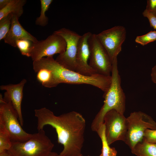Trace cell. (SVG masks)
<instances>
[{
    "mask_svg": "<svg viewBox=\"0 0 156 156\" xmlns=\"http://www.w3.org/2000/svg\"><path fill=\"white\" fill-rule=\"evenodd\" d=\"M39 131L46 125L55 129L57 141L63 146L58 156H80L84 143L86 120L79 113L72 111L58 116L46 107L34 110Z\"/></svg>",
    "mask_w": 156,
    "mask_h": 156,
    "instance_id": "6da1fadb",
    "label": "cell"
},
{
    "mask_svg": "<svg viewBox=\"0 0 156 156\" xmlns=\"http://www.w3.org/2000/svg\"><path fill=\"white\" fill-rule=\"evenodd\" d=\"M33 67L36 71L46 68L51 72L55 87L61 83L70 84H86L93 86L106 92L112 81L111 76H105L96 73L86 76L64 67L57 62L53 56L44 57L35 61Z\"/></svg>",
    "mask_w": 156,
    "mask_h": 156,
    "instance_id": "7a4b0ae2",
    "label": "cell"
},
{
    "mask_svg": "<svg viewBox=\"0 0 156 156\" xmlns=\"http://www.w3.org/2000/svg\"><path fill=\"white\" fill-rule=\"evenodd\" d=\"M112 81L107 90L104 92V104L93 120L91 126L92 131L97 132L103 124V118L108 112L114 110L124 114L125 109V96L121 86L117 58L112 62Z\"/></svg>",
    "mask_w": 156,
    "mask_h": 156,
    "instance_id": "3957f363",
    "label": "cell"
},
{
    "mask_svg": "<svg viewBox=\"0 0 156 156\" xmlns=\"http://www.w3.org/2000/svg\"><path fill=\"white\" fill-rule=\"evenodd\" d=\"M54 146L43 129L32 134L26 141L12 142L9 150L14 156H48Z\"/></svg>",
    "mask_w": 156,
    "mask_h": 156,
    "instance_id": "277c9868",
    "label": "cell"
},
{
    "mask_svg": "<svg viewBox=\"0 0 156 156\" xmlns=\"http://www.w3.org/2000/svg\"><path fill=\"white\" fill-rule=\"evenodd\" d=\"M127 130L124 142L132 150L143 139L148 129H156V122L150 116L141 111L131 113L127 118Z\"/></svg>",
    "mask_w": 156,
    "mask_h": 156,
    "instance_id": "5b68a950",
    "label": "cell"
},
{
    "mask_svg": "<svg viewBox=\"0 0 156 156\" xmlns=\"http://www.w3.org/2000/svg\"><path fill=\"white\" fill-rule=\"evenodd\" d=\"M0 124L10 133L12 142H24L28 140L32 134L22 128L17 113L10 102H6L0 95Z\"/></svg>",
    "mask_w": 156,
    "mask_h": 156,
    "instance_id": "8992f818",
    "label": "cell"
},
{
    "mask_svg": "<svg viewBox=\"0 0 156 156\" xmlns=\"http://www.w3.org/2000/svg\"><path fill=\"white\" fill-rule=\"evenodd\" d=\"M88 42L90 50L89 65L96 73L111 76L112 62L96 34L92 33Z\"/></svg>",
    "mask_w": 156,
    "mask_h": 156,
    "instance_id": "52a82bcc",
    "label": "cell"
},
{
    "mask_svg": "<svg viewBox=\"0 0 156 156\" xmlns=\"http://www.w3.org/2000/svg\"><path fill=\"white\" fill-rule=\"evenodd\" d=\"M66 43L61 36L53 33L44 40L32 43L30 57L33 62L44 57H52L56 54H61L65 51Z\"/></svg>",
    "mask_w": 156,
    "mask_h": 156,
    "instance_id": "ba28073f",
    "label": "cell"
},
{
    "mask_svg": "<svg viewBox=\"0 0 156 156\" xmlns=\"http://www.w3.org/2000/svg\"><path fill=\"white\" fill-rule=\"evenodd\" d=\"M105 137L109 145L118 140L125 141L127 130V118L115 110L107 112L103 118Z\"/></svg>",
    "mask_w": 156,
    "mask_h": 156,
    "instance_id": "9c48e42d",
    "label": "cell"
},
{
    "mask_svg": "<svg viewBox=\"0 0 156 156\" xmlns=\"http://www.w3.org/2000/svg\"><path fill=\"white\" fill-rule=\"evenodd\" d=\"M53 33L62 37L66 43L65 51L59 54L55 60L65 68L76 71V56L78 42L81 35L65 28L59 29Z\"/></svg>",
    "mask_w": 156,
    "mask_h": 156,
    "instance_id": "30bf717a",
    "label": "cell"
},
{
    "mask_svg": "<svg viewBox=\"0 0 156 156\" xmlns=\"http://www.w3.org/2000/svg\"><path fill=\"white\" fill-rule=\"evenodd\" d=\"M96 35L112 62L122 50L126 37L125 28L121 25L115 26Z\"/></svg>",
    "mask_w": 156,
    "mask_h": 156,
    "instance_id": "8fae6325",
    "label": "cell"
},
{
    "mask_svg": "<svg viewBox=\"0 0 156 156\" xmlns=\"http://www.w3.org/2000/svg\"><path fill=\"white\" fill-rule=\"evenodd\" d=\"M91 34L88 32L81 36L78 42L76 56V71L86 76H91L96 73L88 62L90 56L88 40Z\"/></svg>",
    "mask_w": 156,
    "mask_h": 156,
    "instance_id": "7c38bea8",
    "label": "cell"
},
{
    "mask_svg": "<svg viewBox=\"0 0 156 156\" xmlns=\"http://www.w3.org/2000/svg\"><path fill=\"white\" fill-rule=\"evenodd\" d=\"M27 82L25 79H22L16 84H10L2 85L0 86L1 90L6 91L3 98L6 102L11 103L18 115L21 125L23 124V120L21 109V104L23 97V90Z\"/></svg>",
    "mask_w": 156,
    "mask_h": 156,
    "instance_id": "4fadbf2b",
    "label": "cell"
},
{
    "mask_svg": "<svg viewBox=\"0 0 156 156\" xmlns=\"http://www.w3.org/2000/svg\"><path fill=\"white\" fill-rule=\"evenodd\" d=\"M18 19L16 16H13L10 30L3 39L5 42L16 47V42L19 40L27 39L33 43L37 42L38 40L36 38L23 28Z\"/></svg>",
    "mask_w": 156,
    "mask_h": 156,
    "instance_id": "5bb4252c",
    "label": "cell"
},
{
    "mask_svg": "<svg viewBox=\"0 0 156 156\" xmlns=\"http://www.w3.org/2000/svg\"><path fill=\"white\" fill-rule=\"evenodd\" d=\"M26 2V0H11L5 7L0 10V20L10 14L19 19L23 13V7Z\"/></svg>",
    "mask_w": 156,
    "mask_h": 156,
    "instance_id": "9a60e30c",
    "label": "cell"
},
{
    "mask_svg": "<svg viewBox=\"0 0 156 156\" xmlns=\"http://www.w3.org/2000/svg\"><path fill=\"white\" fill-rule=\"evenodd\" d=\"M131 151L137 156H156V144L142 140L136 144Z\"/></svg>",
    "mask_w": 156,
    "mask_h": 156,
    "instance_id": "2e32d148",
    "label": "cell"
},
{
    "mask_svg": "<svg viewBox=\"0 0 156 156\" xmlns=\"http://www.w3.org/2000/svg\"><path fill=\"white\" fill-rule=\"evenodd\" d=\"M97 133L101 140L102 143L101 153L99 156H116V151L115 148L109 146L106 140L103 124L100 127Z\"/></svg>",
    "mask_w": 156,
    "mask_h": 156,
    "instance_id": "e0dca14e",
    "label": "cell"
},
{
    "mask_svg": "<svg viewBox=\"0 0 156 156\" xmlns=\"http://www.w3.org/2000/svg\"><path fill=\"white\" fill-rule=\"evenodd\" d=\"M36 73L38 81L43 86L48 88L54 87L53 77L50 70L46 68H42Z\"/></svg>",
    "mask_w": 156,
    "mask_h": 156,
    "instance_id": "ac0fdd59",
    "label": "cell"
},
{
    "mask_svg": "<svg viewBox=\"0 0 156 156\" xmlns=\"http://www.w3.org/2000/svg\"><path fill=\"white\" fill-rule=\"evenodd\" d=\"M52 0H40L41 11L39 17H37L35 21L36 25L42 27L47 25L48 23V18L45 14L51 3Z\"/></svg>",
    "mask_w": 156,
    "mask_h": 156,
    "instance_id": "d6986e66",
    "label": "cell"
},
{
    "mask_svg": "<svg viewBox=\"0 0 156 156\" xmlns=\"http://www.w3.org/2000/svg\"><path fill=\"white\" fill-rule=\"evenodd\" d=\"M12 145L9 133L3 125L0 124V152L9 150Z\"/></svg>",
    "mask_w": 156,
    "mask_h": 156,
    "instance_id": "ffe728a7",
    "label": "cell"
},
{
    "mask_svg": "<svg viewBox=\"0 0 156 156\" xmlns=\"http://www.w3.org/2000/svg\"><path fill=\"white\" fill-rule=\"evenodd\" d=\"M13 15L10 14L0 20V40L4 39L10 29Z\"/></svg>",
    "mask_w": 156,
    "mask_h": 156,
    "instance_id": "44dd1931",
    "label": "cell"
},
{
    "mask_svg": "<svg viewBox=\"0 0 156 156\" xmlns=\"http://www.w3.org/2000/svg\"><path fill=\"white\" fill-rule=\"evenodd\" d=\"M32 42L25 39H20L16 42V47L19 50L21 54L27 57H30Z\"/></svg>",
    "mask_w": 156,
    "mask_h": 156,
    "instance_id": "7402d4cb",
    "label": "cell"
},
{
    "mask_svg": "<svg viewBox=\"0 0 156 156\" xmlns=\"http://www.w3.org/2000/svg\"><path fill=\"white\" fill-rule=\"evenodd\" d=\"M156 41V31H151L142 35L137 36L135 42L144 46L148 43Z\"/></svg>",
    "mask_w": 156,
    "mask_h": 156,
    "instance_id": "603a6c76",
    "label": "cell"
},
{
    "mask_svg": "<svg viewBox=\"0 0 156 156\" xmlns=\"http://www.w3.org/2000/svg\"><path fill=\"white\" fill-rule=\"evenodd\" d=\"M142 140L149 143L156 144V129L146 130Z\"/></svg>",
    "mask_w": 156,
    "mask_h": 156,
    "instance_id": "cb8c5ba5",
    "label": "cell"
},
{
    "mask_svg": "<svg viewBox=\"0 0 156 156\" xmlns=\"http://www.w3.org/2000/svg\"><path fill=\"white\" fill-rule=\"evenodd\" d=\"M143 16L148 20L150 26L156 30V16L148 12L145 9L142 12Z\"/></svg>",
    "mask_w": 156,
    "mask_h": 156,
    "instance_id": "d4e9b609",
    "label": "cell"
},
{
    "mask_svg": "<svg viewBox=\"0 0 156 156\" xmlns=\"http://www.w3.org/2000/svg\"><path fill=\"white\" fill-rule=\"evenodd\" d=\"M145 10L156 16V0H148Z\"/></svg>",
    "mask_w": 156,
    "mask_h": 156,
    "instance_id": "484cf974",
    "label": "cell"
},
{
    "mask_svg": "<svg viewBox=\"0 0 156 156\" xmlns=\"http://www.w3.org/2000/svg\"><path fill=\"white\" fill-rule=\"evenodd\" d=\"M151 75L152 81L156 84V64L152 69Z\"/></svg>",
    "mask_w": 156,
    "mask_h": 156,
    "instance_id": "4316f807",
    "label": "cell"
},
{
    "mask_svg": "<svg viewBox=\"0 0 156 156\" xmlns=\"http://www.w3.org/2000/svg\"><path fill=\"white\" fill-rule=\"evenodd\" d=\"M11 1V0H0V10L5 7Z\"/></svg>",
    "mask_w": 156,
    "mask_h": 156,
    "instance_id": "83f0119b",
    "label": "cell"
},
{
    "mask_svg": "<svg viewBox=\"0 0 156 156\" xmlns=\"http://www.w3.org/2000/svg\"><path fill=\"white\" fill-rule=\"evenodd\" d=\"M0 156H14L9 150L0 152Z\"/></svg>",
    "mask_w": 156,
    "mask_h": 156,
    "instance_id": "f1b7e54d",
    "label": "cell"
},
{
    "mask_svg": "<svg viewBox=\"0 0 156 156\" xmlns=\"http://www.w3.org/2000/svg\"><path fill=\"white\" fill-rule=\"evenodd\" d=\"M59 155L56 153L52 152L48 156H58ZM80 156H83L82 154Z\"/></svg>",
    "mask_w": 156,
    "mask_h": 156,
    "instance_id": "f546056e",
    "label": "cell"
},
{
    "mask_svg": "<svg viewBox=\"0 0 156 156\" xmlns=\"http://www.w3.org/2000/svg\"><path fill=\"white\" fill-rule=\"evenodd\" d=\"M88 156H89V155H88Z\"/></svg>",
    "mask_w": 156,
    "mask_h": 156,
    "instance_id": "4dcf8cb0",
    "label": "cell"
}]
</instances>
